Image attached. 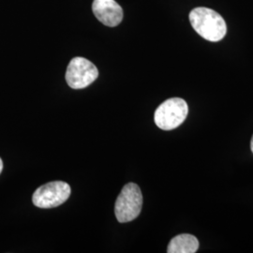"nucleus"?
<instances>
[{"label": "nucleus", "mask_w": 253, "mask_h": 253, "mask_svg": "<svg viewBox=\"0 0 253 253\" xmlns=\"http://www.w3.org/2000/svg\"><path fill=\"white\" fill-rule=\"evenodd\" d=\"M2 170H3V162H2V160L0 159V173L2 172Z\"/></svg>", "instance_id": "nucleus-8"}, {"label": "nucleus", "mask_w": 253, "mask_h": 253, "mask_svg": "<svg viewBox=\"0 0 253 253\" xmlns=\"http://www.w3.org/2000/svg\"><path fill=\"white\" fill-rule=\"evenodd\" d=\"M190 25L200 36L209 42H219L227 33V26L222 16L214 9L198 7L190 12Z\"/></svg>", "instance_id": "nucleus-1"}, {"label": "nucleus", "mask_w": 253, "mask_h": 253, "mask_svg": "<svg viewBox=\"0 0 253 253\" xmlns=\"http://www.w3.org/2000/svg\"><path fill=\"white\" fill-rule=\"evenodd\" d=\"M143 195L139 186L128 183L122 189L115 206V214L119 222L124 223L135 219L141 213Z\"/></svg>", "instance_id": "nucleus-2"}, {"label": "nucleus", "mask_w": 253, "mask_h": 253, "mask_svg": "<svg viewBox=\"0 0 253 253\" xmlns=\"http://www.w3.org/2000/svg\"><path fill=\"white\" fill-rule=\"evenodd\" d=\"M189 113V107L185 100L172 98L163 102L155 112L154 120L156 125L163 130L174 129L185 121Z\"/></svg>", "instance_id": "nucleus-3"}, {"label": "nucleus", "mask_w": 253, "mask_h": 253, "mask_svg": "<svg viewBox=\"0 0 253 253\" xmlns=\"http://www.w3.org/2000/svg\"><path fill=\"white\" fill-rule=\"evenodd\" d=\"M199 249V241L189 234L176 235L168 245V253H195Z\"/></svg>", "instance_id": "nucleus-7"}, {"label": "nucleus", "mask_w": 253, "mask_h": 253, "mask_svg": "<svg viewBox=\"0 0 253 253\" xmlns=\"http://www.w3.org/2000/svg\"><path fill=\"white\" fill-rule=\"evenodd\" d=\"M99 76V71L94 64L84 57H74L67 68L66 81L73 89H83Z\"/></svg>", "instance_id": "nucleus-5"}, {"label": "nucleus", "mask_w": 253, "mask_h": 253, "mask_svg": "<svg viewBox=\"0 0 253 253\" xmlns=\"http://www.w3.org/2000/svg\"><path fill=\"white\" fill-rule=\"evenodd\" d=\"M251 148H252V151H253V138H252V142H251Z\"/></svg>", "instance_id": "nucleus-9"}, {"label": "nucleus", "mask_w": 253, "mask_h": 253, "mask_svg": "<svg viewBox=\"0 0 253 253\" xmlns=\"http://www.w3.org/2000/svg\"><path fill=\"white\" fill-rule=\"evenodd\" d=\"M92 10L96 18L107 27H117L123 19V9L116 0H94Z\"/></svg>", "instance_id": "nucleus-6"}, {"label": "nucleus", "mask_w": 253, "mask_h": 253, "mask_svg": "<svg viewBox=\"0 0 253 253\" xmlns=\"http://www.w3.org/2000/svg\"><path fill=\"white\" fill-rule=\"evenodd\" d=\"M71 187L63 181H53L37 189L32 202L40 208H54L59 207L69 199Z\"/></svg>", "instance_id": "nucleus-4"}]
</instances>
